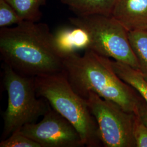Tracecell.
<instances>
[{
    "instance_id": "cell-1",
    "label": "cell",
    "mask_w": 147,
    "mask_h": 147,
    "mask_svg": "<svg viewBox=\"0 0 147 147\" xmlns=\"http://www.w3.org/2000/svg\"><path fill=\"white\" fill-rule=\"evenodd\" d=\"M3 63L24 76H43L63 71V56L47 24L22 21L0 30Z\"/></svg>"
},
{
    "instance_id": "cell-2",
    "label": "cell",
    "mask_w": 147,
    "mask_h": 147,
    "mask_svg": "<svg viewBox=\"0 0 147 147\" xmlns=\"http://www.w3.org/2000/svg\"><path fill=\"white\" fill-rule=\"evenodd\" d=\"M63 65V73L82 98L86 99L89 92H93L126 112L137 113L142 97L115 73L107 57L86 49L82 56L76 52L65 56Z\"/></svg>"
},
{
    "instance_id": "cell-3",
    "label": "cell",
    "mask_w": 147,
    "mask_h": 147,
    "mask_svg": "<svg viewBox=\"0 0 147 147\" xmlns=\"http://www.w3.org/2000/svg\"><path fill=\"white\" fill-rule=\"evenodd\" d=\"M35 86L37 96L45 99L53 109L73 125L85 146L102 144L97 123L87 101L75 92L63 72L35 77Z\"/></svg>"
},
{
    "instance_id": "cell-4",
    "label": "cell",
    "mask_w": 147,
    "mask_h": 147,
    "mask_svg": "<svg viewBox=\"0 0 147 147\" xmlns=\"http://www.w3.org/2000/svg\"><path fill=\"white\" fill-rule=\"evenodd\" d=\"M3 84L8 94L7 107L3 114V140L25 125L36 123L51 106L43 98H37L35 77L24 76L3 63Z\"/></svg>"
},
{
    "instance_id": "cell-5",
    "label": "cell",
    "mask_w": 147,
    "mask_h": 147,
    "mask_svg": "<svg viewBox=\"0 0 147 147\" xmlns=\"http://www.w3.org/2000/svg\"><path fill=\"white\" fill-rule=\"evenodd\" d=\"M69 20L75 27L83 30L87 34V49L139 70L138 62L129 39V32L113 16H76L69 18Z\"/></svg>"
},
{
    "instance_id": "cell-6",
    "label": "cell",
    "mask_w": 147,
    "mask_h": 147,
    "mask_svg": "<svg viewBox=\"0 0 147 147\" xmlns=\"http://www.w3.org/2000/svg\"><path fill=\"white\" fill-rule=\"evenodd\" d=\"M97 123L100 140L106 147H135L133 123L135 113L105 100L93 92L85 99Z\"/></svg>"
},
{
    "instance_id": "cell-7",
    "label": "cell",
    "mask_w": 147,
    "mask_h": 147,
    "mask_svg": "<svg viewBox=\"0 0 147 147\" xmlns=\"http://www.w3.org/2000/svg\"><path fill=\"white\" fill-rule=\"evenodd\" d=\"M39 123L28 124L19 131L41 147H82L79 132L66 118L52 107Z\"/></svg>"
},
{
    "instance_id": "cell-8",
    "label": "cell",
    "mask_w": 147,
    "mask_h": 147,
    "mask_svg": "<svg viewBox=\"0 0 147 147\" xmlns=\"http://www.w3.org/2000/svg\"><path fill=\"white\" fill-rule=\"evenodd\" d=\"M111 16L128 32L147 31V0H117Z\"/></svg>"
},
{
    "instance_id": "cell-9",
    "label": "cell",
    "mask_w": 147,
    "mask_h": 147,
    "mask_svg": "<svg viewBox=\"0 0 147 147\" xmlns=\"http://www.w3.org/2000/svg\"><path fill=\"white\" fill-rule=\"evenodd\" d=\"M58 49L63 57L79 50H86L89 39L85 32L78 27L73 29L62 28L55 34Z\"/></svg>"
},
{
    "instance_id": "cell-10",
    "label": "cell",
    "mask_w": 147,
    "mask_h": 147,
    "mask_svg": "<svg viewBox=\"0 0 147 147\" xmlns=\"http://www.w3.org/2000/svg\"><path fill=\"white\" fill-rule=\"evenodd\" d=\"M117 0H61L76 16H111Z\"/></svg>"
},
{
    "instance_id": "cell-11",
    "label": "cell",
    "mask_w": 147,
    "mask_h": 147,
    "mask_svg": "<svg viewBox=\"0 0 147 147\" xmlns=\"http://www.w3.org/2000/svg\"><path fill=\"white\" fill-rule=\"evenodd\" d=\"M107 62L115 73L135 89L147 104V81L141 73L125 63L107 58Z\"/></svg>"
},
{
    "instance_id": "cell-12",
    "label": "cell",
    "mask_w": 147,
    "mask_h": 147,
    "mask_svg": "<svg viewBox=\"0 0 147 147\" xmlns=\"http://www.w3.org/2000/svg\"><path fill=\"white\" fill-rule=\"evenodd\" d=\"M16 10L23 21L38 22L42 17L40 8L47 0H5Z\"/></svg>"
},
{
    "instance_id": "cell-13",
    "label": "cell",
    "mask_w": 147,
    "mask_h": 147,
    "mask_svg": "<svg viewBox=\"0 0 147 147\" xmlns=\"http://www.w3.org/2000/svg\"><path fill=\"white\" fill-rule=\"evenodd\" d=\"M129 39L138 62V71L147 81V31L129 32Z\"/></svg>"
},
{
    "instance_id": "cell-14",
    "label": "cell",
    "mask_w": 147,
    "mask_h": 147,
    "mask_svg": "<svg viewBox=\"0 0 147 147\" xmlns=\"http://www.w3.org/2000/svg\"><path fill=\"white\" fill-rule=\"evenodd\" d=\"M23 21L16 10L5 0H0V27L17 25Z\"/></svg>"
},
{
    "instance_id": "cell-15",
    "label": "cell",
    "mask_w": 147,
    "mask_h": 147,
    "mask_svg": "<svg viewBox=\"0 0 147 147\" xmlns=\"http://www.w3.org/2000/svg\"><path fill=\"white\" fill-rule=\"evenodd\" d=\"M0 147H41L38 143L25 136L20 132L12 134L0 143Z\"/></svg>"
},
{
    "instance_id": "cell-16",
    "label": "cell",
    "mask_w": 147,
    "mask_h": 147,
    "mask_svg": "<svg viewBox=\"0 0 147 147\" xmlns=\"http://www.w3.org/2000/svg\"><path fill=\"white\" fill-rule=\"evenodd\" d=\"M133 136L136 147H147V127L138 114H135L134 120Z\"/></svg>"
},
{
    "instance_id": "cell-17",
    "label": "cell",
    "mask_w": 147,
    "mask_h": 147,
    "mask_svg": "<svg viewBox=\"0 0 147 147\" xmlns=\"http://www.w3.org/2000/svg\"><path fill=\"white\" fill-rule=\"evenodd\" d=\"M136 114L140 117L142 121L147 127V104L143 99H142L139 105Z\"/></svg>"
}]
</instances>
